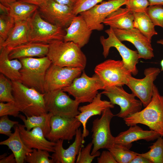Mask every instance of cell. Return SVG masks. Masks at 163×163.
<instances>
[{
	"label": "cell",
	"instance_id": "f546056e",
	"mask_svg": "<svg viewBox=\"0 0 163 163\" xmlns=\"http://www.w3.org/2000/svg\"><path fill=\"white\" fill-rule=\"evenodd\" d=\"M134 28L137 29L151 42L152 37L157 35L155 26L145 11L133 13Z\"/></svg>",
	"mask_w": 163,
	"mask_h": 163
},
{
	"label": "cell",
	"instance_id": "ee69618b",
	"mask_svg": "<svg viewBox=\"0 0 163 163\" xmlns=\"http://www.w3.org/2000/svg\"><path fill=\"white\" fill-rule=\"evenodd\" d=\"M130 163H152L146 158L137 153V155Z\"/></svg>",
	"mask_w": 163,
	"mask_h": 163
},
{
	"label": "cell",
	"instance_id": "681fc988",
	"mask_svg": "<svg viewBox=\"0 0 163 163\" xmlns=\"http://www.w3.org/2000/svg\"><path fill=\"white\" fill-rule=\"evenodd\" d=\"M157 43L158 44H161L163 45V39H160L157 41ZM160 65L161 67V71H163V59H162L160 62Z\"/></svg>",
	"mask_w": 163,
	"mask_h": 163
},
{
	"label": "cell",
	"instance_id": "7402d4cb",
	"mask_svg": "<svg viewBox=\"0 0 163 163\" xmlns=\"http://www.w3.org/2000/svg\"><path fill=\"white\" fill-rule=\"evenodd\" d=\"M160 136L155 131L144 130L137 125L130 126L127 130L115 137L114 143L129 149L132 143L143 139L149 142L157 139Z\"/></svg>",
	"mask_w": 163,
	"mask_h": 163
},
{
	"label": "cell",
	"instance_id": "3957f363",
	"mask_svg": "<svg viewBox=\"0 0 163 163\" xmlns=\"http://www.w3.org/2000/svg\"><path fill=\"white\" fill-rule=\"evenodd\" d=\"M15 103L20 112L26 116H39L47 113L45 93L27 86L20 81H12Z\"/></svg>",
	"mask_w": 163,
	"mask_h": 163
},
{
	"label": "cell",
	"instance_id": "30bf717a",
	"mask_svg": "<svg viewBox=\"0 0 163 163\" xmlns=\"http://www.w3.org/2000/svg\"><path fill=\"white\" fill-rule=\"evenodd\" d=\"M110 108L105 109L101 117L94 119L92 122L91 132L93 155L101 149H108L114 144L115 137L112 135L110 128L112 119L115 116Z\"/></svg>",
	"mask_w": 163,
	"mask_h": 163
},
{
	"label": "cell",
	"instance_id": "836d02e7",
	"mask_svg": "<svg viewBox=\"0 0 163 163\" xmlns=\"http://www.w3.org/2000/svg\"><path fill=\"white\" fill-rule=\"evenodd\" d=\"M15 23L14 20L9 14H0V47L7 39Z\"/></svg>",
	"mask_w": 163,
	"mask_h": 163
},
{
	"label": "cell",
	"instance_id": "d4e9b609",
	"mask_svg": "<svg viewBox=\"0 0 163 163\" xmlns=\"http://www.w3.org/2000/svg\"><path fill=\"white\" fill-rule=\"evenodd\" d=\"M133 13L126 8H120L111 13L103 22L112 28L128 30L134 27Z\"/></svg>",
	"mask_w": 163,
	"mask_h": 163
},
{
	"label": "cell",
	"instance_id": "ac0fdd59",
	"mask_svg": "<svg viewBox=\"0 0 163 163\" xmlns=\"http://www.w3.org/2000/svg\"><path fill=\"white\" fill-rule=\"evenodd\" d=\"M81 129L77 131L73 142L65 149L63 146V141L60 139L56 142L55 152L51 155L54 163H74L76 156L81 149L85 141L83 139Z\"/></svg>",
	"mask_w": 163,
	"mask_h": 163
},
{
	"label": "cell",
	"instance_id": "5b68a950",
	"mask_svg": "<svg viewBox=\"0 0 163 163\" xmlns=\"http://www.w3.org/2000/svg\"><path fill=\"white\" fill-rule=\"evenodd\" d=\"M29 42L49 44L56 40H63L66 31L43 19L38 9L27 20Z\"/></svg>",
	"mask_w": 163,
	"mask_h": 163
},
{
	"label": "cell",
	"instance_id": "7c38bea8",
	"mask_svg": "<svg viewBox=\"0 0 163 163\" xmlns=\"http://www.w3.org/2000/svg\"><path fill=\"white\" fill-rule=\"evenodd\" d=\"M83 70L79 68L62 67L52 63L46 75L44 86L45 93L62 90L69 86Z\"/></svg>",
	"mask_w": 163,
	"mask_h": 163
},
{
	"label": "cell",
	"instance_id": "9c48e42d",
	"mask_svg": "<svg viewBox=\"0 0 163 163\" xmlns=\"http://www.w3.org/2000/svg\"><path fill=\"white\" fill-rule=\"evenodd\" d=\"M105 31L108 37L105 38L102 36L100 38L104 57L106 58L108 56L111 48H115L121 56L125 67L133 75H137L138 71L136 65L140 59L138 51L129 48L123 44L117 37L112 27H110Z\"/></svg>",
	"mask_w": 163,
	"mask_h": 163
},
{
	"label": "cell",
	"instance_id": "74e56055",
	"mask_svg": "<svg viewBox=\"0 0 163 163\" xmlns=\"http://www.w3.org/2000/svg\"><path fill=\"white\" fill-rule=\"evenodd\" d=\"M103 0H77L73 7V12L77 16L91 8Z\"/></svg>",
	"mask_w": 163,
	"mask_h": 163
},
{
	"label": "cell",
	"instance_id": "8d00e7d4",
	"mask_svg": "<svg viewBox=\"0 0 163 163\" xmlns=\"http://www.w3.org/2000/svg\"><path fill=\"white\" fill-rule=\"evenodd\" d=\"M92 146L93 144L91 142L85 147H82L78 155L76 163H91L95 157L100 156L101 153L99 151L93 155L90 153Z\"/></svg>",
	"mask_w": 163,
	"mask_h": 163
},
{
	"label": "cell",
	"instance_id": "e0dca14e",
	"mask_svg": "<svg viewBox=\"0 0 163 163\" xmlns=\"http://www.w3.org/2000/svg\"><path fill=\"white\" fill-rule=\"evenodd\" d=\"M113 29L120 41H127L134 45L137 50L140 59H150L154 57L151 42L137 29L134 28L128 30Z\"/></svg>",
	"mask_w": 163,
	"mask_h": 163
},
{
	"label": "cell",
	"instance_id": "4fadbf2b",
	"mask_svg": "<svg viewBox=\"0 0 163 163\" xmlns=\"http://www.w3.org/2000/svg\"><path fill=\"white\" fill-rule=\"evenodd\" d=\"M160 72V69L158 68L149 67L144 70L145 77L142 78H136L132 75L128 77L126 85L145 107L152 100L155 85L154 82Z\"/></svg>",
	"mask_w": 163,
	"mask_h": 163
},
{
	"label": "cell",
	"instance_id": "5bb4252c",
	"mask_svg": "<svg viewBox=\"0 0 163 163\" xmlns=\"http://www.w3.org/2000/svg\"><path fill=\"white\" fill-rule=\"evenodd\" d=\"M41 17L51 24L66 29L76 16L73 7L59 4L53 0H47L38 6Z\"/></svg>",
	"mask_w": 163,
	"mask_h": 163
},
{
	"label": "cell",
	"instance_id": "8992f818",
	"mask_svg": "<svg viewBox=\"0 0 163 163\" xmlns=\"http://www.w3.org/2000/svg\"><path fill=\"white\" fill-rule=\"evenodd\" d=\"M94 72L103 85V90L111 87L126 85L128 77L132 74L122 60L111 59L97 65Z\"/></svg>",
	"mask_w": 163,
	"mask_h": 163
},
{
	"label": "cell",
	"instance_id": "44dd1931",
	"mask_svg": "<svg viewBox=\"0 0 163 163\" xmlns=\"http://www.w3.org/2000/svg\"><path fill=\"white\" fill-rule=\"evenodd\" d=\"M101 95V93H98L88 104L78 107L80 113L75 117L81 122L82 126V136L83 139L89 135V131L86 128V124L89 119L94 116L101 115L103 111L107 108H113L114 107V105L110 101L102 100Z\"/></svg>",
	"mask_w": 163,
	"mask_h": 163
},
{
	"label": "cell",
	"instance_id": "7bdbcfd3",
	"mask_svg": "<svg viewBox=\"0 0 163 163\" xmlns=\"http://www.w3.org/2000/svg\"><path fill=\"white\" fill-rule=\"evenodd\" d=\"M5 153L0 155V163H16L15 156L12 153L8 156Z\"/></svg>",
	"mask_w": 163,
	"mask_h": 163
},
{
	"label": "cell",
	"instance_id": "83f0119b",
	"mask_svg": "<svg viewBox=\"0 0 163 163\" xmlns=\"http://www.w3.org/2000/svg\"><path fill=\"white\" fill-rule=\"evenodd\" d=\"M53 115L51 113L39 116L25 117L19 114L18 117L22 120L27 130L30 131L34 127H38L42 130L45 136L50 133L51 130L50 120Z\"/></svg>",
	"mask_w": 163,
	"mask_h": 163
},
{
	"label": "cell",
	"instance_id": "60d3db41",
	"mask_svg": "<svg viewBox=\"0 0 163 163\" xmlns=\"http://www.w3.org/2000/svg\"><path fill=\"white\" fill-rule=\"evenodd\" d=\"M8 115H4L0 117V133L9 137L12 133L11 130L14 126L17 125L19 122L10 120Z\"/></svg>",
	"mask_w": 163,
	"mask_h": 163
},
{
	"label": "cell",
	"instance_id": "4316f807",
	"mask_svg": "<svg viewBox=\"0 0 163 163\" xmlns=\"http://www.w3.org/2000/svg\"><path fill=\"white\" fill-rule=\"evenodd\" d=\"M28 30L27 21L15 22L7 39L0 47V49L6 46L12 48L29 42Z\"/></svg>",
	"mask_w": 163,
	"mask_h": 163
},
{
	"label": "cell",
	"instance_id": "ab89813d",
	"mask_svg": "<svg viewBox=\"0 0 163 163\" xmlns=\"http://www.w3.org/2000/svg\"><path fill=\"white\" fill-rule=\"evenodd\" d=\"M20 110L15 103L8 102L0 103V117L9 115L14 117H18Z\"/></svg>",
	"mask_w": 163,
	"mask_h": 163
},
{
	"label": "cell",
	"instance_id": "f1b7e54d",
	"mask_svg": "<svg viewBox=\"0 0 163 163\" xmlns=\"http://www.w3.org/2000/svg\"><path fill=\"white\" fill-rule=\"evenodd\" d=\"M9 15L15 22L27 21L39 8L37 6L16 1L9 6Z\"/></svg>",
	"mask_w": 163,
	"mask_h": 163
},
{
	"label": "cell",
	"instance_id": "52a82bcc",
	"mask_svg": "<svg viewBox=\"0 0 163 163\" xmlns=\"http://www.w3.org/2000/svg\"><path fill=\"white\" fill-rule=\"evenodd\" d=\"M103 89V85L96 74L89 77L83 70L80 76L62 90L80 104L91 102L98 93V91Z\"/></svg>",
	"mask_w": 163,
	"mask_h": 163
},
{
	"label": "cell",
	"instance_id": "cb8c5ba5",
	"mask_svg": "<svg viewBox=\"0 0 163 163\" xmlns=\"http://www.w3.org/2000/svg\"><path fill=\"white\" fill-rule=\"evenodd\" d=\"M11 48L6 46L0 49V72L12 81H20L22 65L18 59H9Z\"/></svg>",
	"mask_w": 163,
	"mask_h": 163
},
{
	"label": "cell",
	"instance_id": "1f68e13d",
	"mask_svg": "<svg viewBox=\"0 0 163 163\" xmlns=\"http://www.w3.org/2000/svg\"><path fill=\"white\" fill-rule=\"evenodd\" d=\"M148 152L140 155L146 158L152 163H163V138L160 136L149 147Z\"/></svg>",
	"mask_w": 163,
	"mask_h": 163
},
{
	"label": "cell",
	"instance_id": "bcb514c9",
	"mask_svg": "<svg viewBox=\"0 0 163 163\" xmlns=\"http://www.w3.org/2000/svg\"><path fill=\"white\" fill-rule=\"evenodd\" d=\"M17 1L24 2L31 4L39 6L47 0H17Z\"/></svg>",
	"mask_w": 163,
	"mask_h": 163
},
{
	"label": "cell",
	"instance_id": "d590c367",
	"mask_svg": "<svg viewBox=\"0 0 163 163\" xmlns=\"http://www.w3.org/2000/svg\"><path fill=\"white\" fill-rule=\"evenodd\" d=\"M145 12L155 26L163 28V6L161 5H149Z\"/></svg>",
	"mask_w": 163,
	"mask_h": 163
},
{
	"label": "cell",
	"instance_id": "c3c4849f",
	"mask_svg": "<svg viewBox=\"0 0 163 163\" xmlns=\"http://www.w3.org/2000/svg\"><path fill=\"white\" fill-rule=\"evenodd\" d=\"M150 5H163V0H148Z\"/></svg>",
	"mask_w": 163,
	"mask_h": 163
},
{
	"label": "cell",
	"instance_id": "7a4b0ae2",
	"mask_svg": "<svg viewBox=\"0 0 163 163\" xmlns=\"http://www.w3.org/2000/svg\"><path fill=\"white\" fill-rule=\"evenodd\" d=\"M123 120L128 126L142 124L163 137V96L155 85L152 100L148 105Z\"/></svg>",
	"mask_w": 163,
	"mask_h": 163
},
{
	"label": "cell",
	"instance_id": "b9f144b4",
	"mask_svg": "<svg viewBox=\"0 0 163 163\" xmlns=\"http://www.w3.org/2000/svg\"><path fill=\"white\" fill-rule=\"evenodd\" d=\"M98 163H117L111 152L104 151L97 159Z\"/></svg>",
	"mask_w": 163,
	"mask_h": 163
},
{
	"label": "cell",
	"instance_id": "e575fe53",
	"mask_svg": "<svg viewBox=\"0 0 163 163\" xmlns=\"http://www.w3.org/2000/svg\"><path fill=\"white\" fill-rule=\"evenodd\" d=\"M48 151L39 149H33L32 152L26 155L24 161L28 163H54Z\"/></svg>",
	"mask_w": 163,
	"mask_h": 163
},
{
	"label": "cell",
	"instance_id": "ba28073f",
	"mask_svg": "<svg viewBox=\"0 0 163 163\" xmlns=\"http://www.w3.org/2000/svg\"><path fill=\"white\" fill-rule=\"evenodd\" d=\"M44 99L47 112L53 115L72 118L80 113V103L71 99L62 90L45 93Z\"/></svg>",
	"mask_w": 163,
	"mask_h": 163
},
{
	"label": "cell",
	"instance_id": "f6af8a7d",
	"mask_svg": "<svg viewBox=\"0 0 163 163\" xmlns=\"http://www.w3.org/2000/svg\"><path fill=\"white\" fill-rule=\"evenodd\" d=\"M58 3L73 7L77 0H53Z\"/></svg>",
	"mask_w": 163,
	"mask_h": 163
},
{
	"label": "cell",
	"instance_id": "7dc6e473",
	"mask_svg": "<svg viewBox=\"0 0 163 163\" xmlns=\"http://www.w3.org/2000/svg\"><path fill=\"white\" fill-rule=\"evenodd\" d=\"M17 0H0V4L5 6L9 8L10 5Z\"/></svg>",
	"mask_w": 163,
	"mask_h": 163
},
{
	"label": "cell",
	"instance_id": "2e32d148",
	"mask_svg": "<svg viewBox=\"0 0 163 163\" xmlns=\"http://www.w3.org/2000/svg\"><path fill=\"white\" fill-rule=\"evenodd\" d=\"M50 125V131L46 137L49 141L56 142L60 139L68 142L72 140L82 124L76 117L68 118L53 115Z\"/></svg>",
	"mask_w": 163,
	"mask_h": 163
},
{
	"label": "cell",
	"instance_id": "277c9868",
	"mask_svg": "<svg viewBox=\"0 0 163 163\" xmlns=\"http://www.w3.org/2000/svg\"><path fill=\"white\" fill-rule=\"evenodd\" d=\"M18 59L22 65L20 71V81L27 86L45 93L46 74L52 63L48 57H25Z\"/></svg>",
	"mask_w": 163,
	"mask_h": 163
},
{
	"label": "cell",
	"instance_id": "484cf974",
	"mask_svg": "<svg viewBox=\"0 0 163 163\" xmlns=\"http://www.w3.org/2000/svg\"><path fill=\"white\" fill-rule=\"evenodd\" d=\"M14 132L9 138L0 142V145L7 146L14 155L16 163H23L26 155L32 152L25 145L21 139L17 125L14 127Z\"/></svg>",
	"mask_w": 163,
	"mask_h": 163
},
{
	"label": "cell",
	"instance_id": "4dcf8cb0",
	"mask_svg": "<svg viewBox=\"0 0 163 163\" xmlns=\"http://www.w3.org/2000/svg\"><path fill=\"white\" fill-rule=\"evenodd\" d=\"M107 149L117 163H130L137 155V153L131 151L123 146L115 144Z\"/></svg>",
	"mask_w": 163,
	"mask_h": 163
},
{
	"label": "cell",
	"instance_id": "d6a6232c",
	"mask_svg": "<svg viewBox=\"0 0 163 163\" xmlns=\"http://www.w3.org/2000/svg\"><path fill=\"white\" fill-rule=\"evenodd\" d=\"M12 81L2 73L0 74V102H15L13 94Z\"/></svg>",
	"mask_w": 163,
	"mask_h": 163
},
{
	"label": "cell",
	"instance_id": "6da1fadb",
	"mask_svg": "<svg viewBox=\"0 0 163 163\" xmlns=\"http://www.w3.org/2000/svg\"><path fill=\"white\" fill-rule=\"evenodd\" d=\"M46 55L55 65L62 67L79 68L83 70L87 63L85 55L78 46L72 42L56 40L49 44Z\"/></svg>",
	"mask_w": 163,
	"mask_h": 163
},
{
	"label": "cell",
	"instance_id": "8fae6325",
	"mask_svg": "<svg viewBox=\"0 0 163 163\" xmlns=\"http://www.w3.org/2000/svg\"><path fill=\"white\" fill-rule=\"evenodd\" d=\"M101 93L108 97L112 104L120 106V111L115 116L123 119L140 111L143 105L141 101L136 99L133 93H128L122 86L108 87Z\"/></svg>",
	"mask_w": 163,
	"mask_h": 163
},
{
	"label": "cell",
	"instance_id": "9a60e30c",
	"mask_svg": "<svg viewBox=\"0 0 163 163\" xmlns=\"http://www.w3.org/2000/svg\"><path fill=\"white\" fill-rule=\"evenodd\" d=\"M126 0H110L97 5L80 13L88 27L92 30L101 31L104 28L103 22L111 13L125 4Z\"/></svg>",
	"mask_w": 163,
	"mask_h": 163
},
{
	"label": "cell",
	"instance_id": "d6986e66",
	"mask_svg": "<svg viewBox=\"0 0 163 163\" xmlns=\"http://www.w3.org/2000/svg\"><path fill=\"white\" fill-rule=\"evenodd\" d=\"M17 125L21 137L27 148L46 150L50 152H55L56 142L47 139L40 128L35 127L28 131L25 129L24 125L18 124Z\"/></svg>",
	"mask_w": 163,
	"mask_h": 163
},
{
	"label": "cell",
	"instance_id": "603a6c76",
	"mask_svg": "<svg viewBox=\"0 0 163 163\" xmlns=\"http://www.w3.org/2000/svg\"><path fill=\"white\" fill-rule=\"evenodd\" d=\"M48 49V44L28 42L11 48L8 57L11 59L25 57H43L46 56Z\"/></svg>",
	"mask_w": 163,
	"mask_h": 163
},
{
	"label": "cell",
	"instance_id": "ffe728a7",
	"mask_svg": "<svg viewBox=\"0 0 163 163\" xmlns=\"http://www.w3.org/2000/svg\"><path fill=\"white\" fill-rule=\"evenodd\" d=\"M65 30L63 40L72 42L81 48L88 43L92 31L79 14L74 18Z\"/></svg>",
	"mask_w": 163,
	"mask_h": 163
},
{
	"label": "cell",
	"instance_id": "f35d334b",
	"mask_svg": "<svg viewBox=\"0 0 163 163\" xmlns=\"http://www.w3.org/2000/svg\"><path fill=\"white\" fill-rule=\"evenodd\" d=\"M126 8L132 13L145 11L150 5L148 0H126Z\"/></svg>",
	"mask_w": 163,
	"mask_h": 163
}]
</instances>
